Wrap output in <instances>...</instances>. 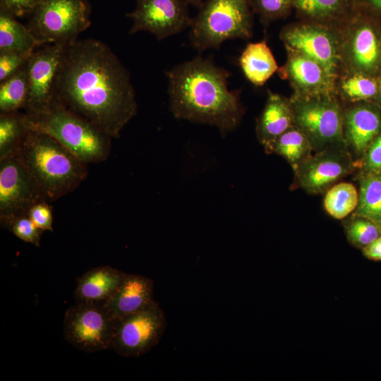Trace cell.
Returning a JSON list of instances; mask_svg holds the SVG:
<instances>
[{"mask_svg": "<svg viewBox=\"0 0 381 381\" xmlns=\"http://www.w3.org/2000/svg\"><path fill=\"white\" fill-rule=\"evenodd\" d=\"M375 102L381 107V77L380 78L378 92Z\"/></svg>", "mask_w": 381, "mask_h": 381, "instance_id": "39", "label": "cell"}, {"mask_svg": "<svg viewBox=\"0 0 381 381\" xmlns=\"http://www.w3.org/2000/svg\"><path fill=\"white\" fill-rule=\"evenodd\" d=\"M339 25L301 20L285 26L280 39L286 49L315 60L336 81L343 71Z\"/></svg>", "mask_w": 381, "mask_h": 381, "instance_id": "9", "label": "cell"}, {"mask_svg": "<svg viewBox=\"0 0 381 381\" xmlns=\"http://www.w3.org/2000/svg\"><path fill=\"white\" fill-rule=\"evenodd\" d=\"M352 168L351 158L346 147H338L318 151L294 169L298 186L309 193H318L349 174Z\"/></svg>", "mask_w": 381, "mask_h": 381, "instance_id": "15", "label": "cell"}, {"mask_svg": "<svg viewBox=\"0 0 381 381\" xmlns=\"http://www.w3.org/2000/svg\"><path fill=\"white\" fill-rule=\"evenodd\" d=\"M114 324L102 303L79 302L65 313L64 336L73 346L87 353L111 349Z\"/></svg>", "mask_w": 381, "mask_h": 381, "instance_id": "10", "label": "cell"}, {"mask_svg": "<svg viewBox=\"0 0 381 381\" xmlns=\"http://www.w3.org/2000/svg\"><path fill=\"white\" fill-rule=\"evenodd\" d=\"M313 149L308 136L294 125L276 138L265 151L283 156L295 168L310 156Z\"/></svg>", "mask_w": 381, "mask_h": 381, "instance_id": "25", "label": "cell"}, {"mask_svg": "<svg viewBox=\"0 0 381 381\" xmlns=\"http://www.w3.org/2000/svg\"><path fill=\"white\" fill-rule=\"evenodd\" d=\"M353 10L381 22V0H353Z\"/></svg>", "mask_w": 381, "mask_h": 381, "instance_id": "37", "label": "cell"}, {"mask_svg": "<svg viewBox=\"0 0 381 381\" xmlns=\"http://www.w3.org/2000/svg\"><path fill=\"white\" fill-rule=\"evenodd\" d=\"M39 46L27 25L0 11V54L32 53Z\"/></svg>", "mask_w": 381, "mask_h": 381, "instance_id": "23", "label": "cell"}, {"mask_svg": "<svg viewBox=\"0 0 381 381\" xmlns=\"http://www.w3.org/2000/svg\"><path fill=\"white\" fill-rule=\"evenodd\" d=\"M32 54V53L0 54V82L8 78L25 65L29 60Z\"/></svg>", "mask_w": 381, "mask_h": 381, "instance_id": "34", "label": "cell"}, {"mask_svg": "<svg viewBox=\"0 0 381 381\" xmlns=\"http://www.w3.org/2000/svg\"><path fill=\"white\" fill-rule=\"evenodd\" d=\"M358 202V194L355 186L341 182L332 186L326 193L324 207L335 219H343L353 212Z\"/></svg>", "mask_w": 381, "mask_h": 381, "instance_id": "28", "label": "cell"}, {"mask_svg": "<svg viewBox=\"0 0 381 381\" xmlns=\"http://www.w3.org/2000/svg\"><path fill=\"white\" fill-rule=\"evenodd\" d=\"M42 0H0V11L16 18L28 16Z\"/></svg>", "mask_w": 381, "mask_h": 381, "instance_id": "35", "label": "cell"}, {"mask_svg": "<svg viewBox=\"0 0 381 381\" xmlns=\"http://www.w3.org/2000/svg\"><path fill=\"white\" fill-rule=\"evenodd\" d=\"M167 325L165 313L155 301L115 320L111 349L124 357L141 356L159 343Z\"/></svg>", "mask_w": 381, "mask_h": 381, "instance_id": "11", "label": "cell"}, {"mask_svg": "<svg viewBox=\"0 0 381 381\" xmlns=\"http://www.w3.org/2000/svg\"><path fill=\"white\" fill-rule=\"evenodd\" d=\"M170 109L176 119L216 126L224 137L240 123V92L229 90V73L198 56L167 73Z\"/></svg>", "mask_w": 381, "mask_h": 381, "instance_id": "2", "label": "cell"}, {"mask_svg": "<svg viewBox=\"0 0 381 381\" xmlns=\"http://www.w3.org/2000/svg\"><path fill=\"white\" fill-rule=\"evenodd\" d=\"M239 64L246 78L255 86H262L279 69L265 40L249 43L243 51Z\"/></svg>", "mask_w": 381, "mask_h": 381, "instance_id": "21", "label": "cell"}, {"mask_svg": "<svg viewBox=\"0 0 381 381\" xmlns=\"http://www.w3.org/2000/svg\"><path fill=\"white\" fill-rule=\"evenodd\" d=\"M294 0H250L253 13L264 25L287 17L293 9Z\"/></svg>", "mask_w": 381, "mask_h": 381, "instance_id": "31", "label": "cell"}, {"mask_svg": "<svg viewBox=\"0 0 381 381\" xmlns=\"http://www.w3.org/2000/svg\"><path fill=\"white\" fill-rule=\"evenodd\" d=\"M186 0H136L133 11L126 16L133 20L130 34L147 31L161 40L190 26Z\"/></svg>", "mask_w": 381, "mask_h": 381, "instance_id": "14", "label": "cell"}, {"mask_svg": "<svg viewBox=\"0 0 381 381\" xmlns=\"http://www.w3.org/2000/svg\"><path fill=\"white\" fill-rule=\"evenodd\" d=\"M250 0H205L192 18L189 38L200 51L218 49L226 40H248L253 33Z\"/></svg>", "mask_w": 381, "mask_h": 381, "instance_id": "5", "label": "cell"}, {"mask_svg": "<svg viewBox=\"0 0 381 381\" xmlns=\"http://www.w3.org/2000/svg\"><path fill=\"white\" fill-rule=\"evenodd\" d=\"M24 114L28 128L50 135L87 164L102 162L109 156L112 138L56 99L40 112Z\"/></svg>", "mask_w": 381, "mask_h": 381, "instance_id": "4", "label": "cell"}, {"mask_svg": "<svg viewBox=\"0 0 381 381\" xmlns=\"http://www.w3.org/2000/svg\"><path fill=\"white\" fill-rule=\"evenodd\" d=\"M28 95V62L16 73L0 82V114L20 111Z\"/></svg>", "mask_w": 381, "mask_h": 381, "instance_id": "26", "label": "cell"}, {"mask_svg": "<svg viewBox=\"0 0 381 381\" xmlns=\"http://www.w3.org/2000/svg\"><path fill=\"white\" fill-rule=\"evenodd\" d=\"M339 27L343 71L380 78L381 22L353 10Z\"/></svg>", "mask_w": 381, "mask_h": 381, "instance_id": "8", "label": "cell"}, {"mask_svg": "<svg viewBox=\"0 0 381 381\" xmlns=\"http://www.w3.org/2000/svg\"><path fill=\"white\" fill-rule=\"evenodd\" d=\"M286 61L277 72L281 78L289 82L294 95H336V81L322 66L299 52L286 49Z\"/></svg>", "mask_w": 381, "mask_h": 381, "instance_id": "16", "label": "cell"}, {"mask_svg": "<svg viewBox=\"0 0 381 381\" xmlns=\"http://www.w3.org/2000/svg\"><path fill=\"white\" fill-rule=\"evenodd\" d=\"M363 255L373 260H381V236L362 248Z\"/></svg>", "mask_w": 381, "mask_h": 381, "instance_id": "38", "label": "cell"}, {"mask_svg": "<svg viewBox=\"0 0 381 381\" xmlns=\"http://www.w3.org/2000/svg\"><path fill=\"white\" fill-rule=\"evenodd\" d=\"M188 4L200 6L204 2L203 0H186Z\"/></svg>", "mask_w": 381, "mask_h": 381, "instance_id": "40", "label": "cell"}, {"mask_svg": "<svg viewBox=\"0 0 381 381\" xmlns=\"http://www.w3.org/2000/svg\"><path fill=\"white\" fill-rule=\"evenodd\" d=\"M355 214L381 223V172H367L361 178Z\"/></svg>", "mask_w": 381, "mask_h": 381, "instance_id": "27", "label": "cell"}, {"mask_svg": "<svg viewBox=\"0 0 381 381\" xmlns=\"http://www.w3.org/2000/svg\"><path fill=\"white\" fill-rule=\"evenodd\" d=\"M67 46L47 44L32 52L28 61V95L24 108L25 114L40 112L56 100L57 78Z\"/></svg>", "mask_w": 381, "mask_h": 381, "instance_id": "13", "label": "cell"}, {"mask_svg": "<svg viewBox=\"0 0 381 381\" xmlns=\"http://www.w3.org/2000/svg\"><path fill=\"white\" fill-rule=\"evenodd\" d=\"M294 125L291 99L267 90V101L256 124L258 138L265 149Z\"/></svg>", "mask_w": 381, "mask_h": 381, "instance_id": "19", "label": "cell"}, {"mask_svg": "<svg viewBox=\"0 0 381 381\" xmlns=\"http://www.w3.org/2000/svg\"><path fill=\"white\" fill-rule=\"evenodd\" d=\"M15 152L49 202L74 190L87 176V164L37 130L28 128Z\"/></svg>", "mask_w": 381, "mask_h": 381, "instance_id": "3", "label": "cell"}, {"mask_svg": "<svg viewBox=\"0 0 381 381\" xmlns=\"http://www.w3.org/2000/svg\"><path fill=\"white\" fill-rule=\"evenodd\" d=\"M380 78L357 72L343 71L336 80L337 97L349 102L375 101Z\"/></svg>", "mask_w": 381, "mask_h": 381, "instance_id": "24", "label": "cell"}, {"mask_svg": "<svg viewBox=\"0 0 381 381\" xmlns=\"http://www.w3.org/2000/svg\"><path fill=\"white\" fill-rule=\"evenodd\" d=\"M47 201L16 152L0 159V222L8 227L35 203ZM48 202V201H47Z\"/></svg>", "mask_w": 381, "mask_h": 381, "instance_id": "12", "label": "cell"}, {"mask_svg": "<svg viewBox=\"0 0 381 381\" xmlns=\"http://www.w3.org/2000/svg\"><path fill=\"white\" fill-rule=\"evenodd\" d=\"M28 129L24 113L0 114V159L16 151Z\"/></svg>", "mask_w": 381, "mask_h": 381, "instance_id": "29", "label": "cell"}, {"mask_svg": "<svg viewBox=\"0 0 381 381\" xmlns=\"http://www.w3.org/2000/svg\"><path fill=\"white\" fill-rule=\"evenodd\" d=\"M381 133V109L372 101L354 102L344 109L343 134L346 146L364 154Z\"/></svg>", "mask_w": 381, "mask_h": 381, "instance_id": "17", "label": "cell"}, {"mask_svg": "<svg viewBox=\"0 0 381 381\" xmlns=\"http://www.w3.org/2000/svg\"><path fill=\"white\" fill-rule=\"evenodd\" d=\"M125 272L110 266L87 271L77 279L73 296L76 303H101L107 301L121 284Z\"/></svg>", "mask_w": 381, "mask_h": 381, "instance_id": "20", "label": "cell"}, {"mask_svg": "<svg viewBox=\"0 0 381 381\" xmlns=\"http://www.w3.org/2000/svg\"><path fill=\"white\" fill-rule=\"evenodd\" d=\"M154 282L140 274L125 273L114 294L102 304L116 320L146 308L154 299Z\"/></svg>", "mask_w": 381, "mask_h": 381, "instance_id": "18", "label": "cell"}, {"mask_svg": "<svg viewBox=\"0 0 381 381\" xmlns=\"http://www.w3.org/2000/svg\"><path fill=\"white\" fill-rule=\"evenodd\" d=\"M86 0H42L28 16L27 27L39 47L69 45L90 25Z\"/></svg>", "mask_w": 381, "mask_h": 381, "instance_id": "6", "label": "cell"}, {"mask_svg": "<svg viewBox=\"0 0 381 381\" xmlns=\"http://www.w3.org/2000/svg\"><path fill=\"white\" fill-rule=\"evenodd\" d=\"M7 229L22 241L37 247L40 246L42 231L33 223L28 213L14 218Z\"/></svg>", "mask_w": 381, "mask_h": 381, "instance_id": "32", "label": "cell"}, {"mask_svg": "<svg viewBox=\"0 0 381 381\" xmlns=\"http://www.w3.org/2000/svg\"><path fill=\"white\" fill-rule=\"evenodd\" d=\"M28 214L40 230L53 231L52 208L49 202L35 203L28 210Z\"/></svg>", "mask_w": 381, "mask_h": 381, "instance_id": "33", "label": "cell"}, {"mask_svg": "<svg viewBox=\"0 0 381 381\" xmlns=\"http://www.w3.org/2000/svg\"><path fill=\"white\" fill-rule=\"evenodd\" d=\"M364 167L367 172H381V133L373 140L365 152Z\"/></svg>", "mask_w": 381, "mask_h": 381, "instance_id": "36", "label": "cell"}, {"mask_svg": "<svg viewBox=\"0 0 381 381\" xmlns=\"http://www.w3.org/2000/svg\"><path fill=\"white\" fill-rule=\"evenodd\" d=\"M56 99L111 138L120 136L138 109L128 70L106 44L95 39L66 47Z\"/></svg>", "mask_w": 381, "mask_h": 381, "instance_id": "1", "label": "cell"}, {"mask_svg": "<svg viewBox=\"0 0 381 381\" xmlns=\"http://www.w3.org/2000/svg\"><path fill=\"white\" fill-rule=\"evenodd\" d=\"M293 8L302 20L339 25L353 11V0H294Z\"/></svg>", "mask_w": 381, "mask_h": 381, "instance_id": "22", "label": "cell"}, {"mask_svg": "<svg viewBox=\"0 0 381 381\" xmlns=\"http://www.w3.org/2000/svg\"><path fill=\"white\" fill-rule=\"evenodd\" d=\"M344 228L349 241L361 248L381 236V223L356 214L346 222Z\"/></svg>", "mask_w": 381, "mask_h": 381, "instance_id": "30", "label": "cell"}, {"mask_svg": "<svg viewBox=\"0 0 381 381\" xmlns=\"http://www.w3.org/2000/svg\"><path fill=\"white\" fill-rule=\"evenodd\" d=\"M295 125L309 138L314 150L346 147L343 134L344 109L337 95L290 98Z\"/></svg>", "mask_w": 381, "mask_h": 381, "instance_id": "7", "label": "cell"}]
</instances>
